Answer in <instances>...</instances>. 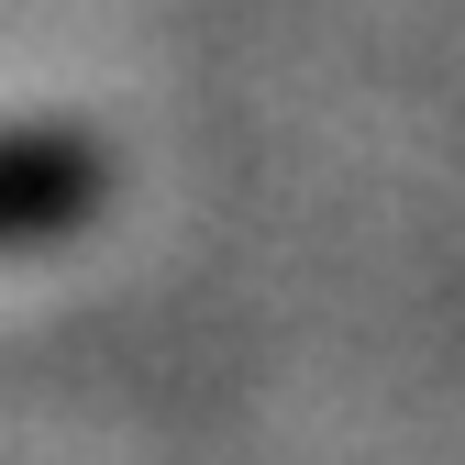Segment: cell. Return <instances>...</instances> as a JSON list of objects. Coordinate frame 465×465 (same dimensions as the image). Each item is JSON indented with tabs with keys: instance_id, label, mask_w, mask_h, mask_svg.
I'll list each match as a JSON object with an SVG mask.
<instances>
[{
	"instance_id": "cell-1",
	"label": "cell",
	"mask_w": 465,
	"mask_h": 465,
	"mask_svg": "<svg viewBox=\"0 0 465 465\" xmlns=\"http://www.w3.org/2000/svg\"><path fill=\"white\" fill-rule=\"evenodd\" d=\"M111 200V155L78 123H0V255L67 244Z\"/></svg>"
}]
</instances>
